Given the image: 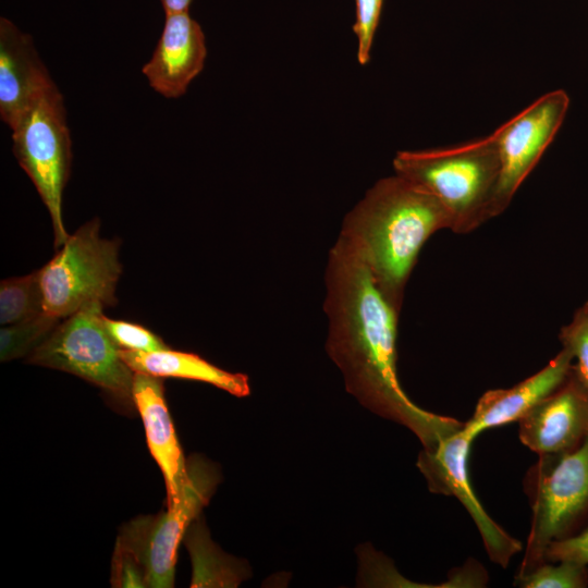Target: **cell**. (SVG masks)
<instances>
[{"instance_id":"2e32d148","label":"cell","mask_w":588,"mask_h":588,"mask_svg":"<svg viewBox=\"0 0 588 588\" xmlns=\"http://www.w3.org/2000/svg\"><path fill=\"white\" fill-rule=\"evenodd\" d=\"M119 352L121 358L134 372L201 381L238 397L250 393L246 375L223 370L197 354L171 348L156 352L126 350H119Z\"/></svg>"},{"instance_id":"484cf974","label":"cell","mask_w":588,"mask_h":588,"mask_svg":"<svg viewBox=\"0 0 588 588\" xmlns=\"http://www.w3.org/2000/svg\"><path fill=\"white\" fill-rule=\"evenodd\" d=\"M193 0H160L164 15L188 12Z\"/></svg>"},{"instance_id":"44dd1931","label":"cell","mask_w":588,"mask_h":588,"mask_svg":"<svg viewBox=\"0 0 588 588\" xmlns=\"http://www.w3.org/2000/svg\"><path fill=\"white\" fill-rule=\"evenodd\" d=\"M102 323L119 350L156 352L169 348L160 336L140 324L111 319L105 315Z\"/></svg>"},{"instance_id":"7c38bea8","label":"cell","mask_w":588,"mask_h":588,"mask_svg":"<svg viewBox=\"0 0 588 588\" xmlns=\"http://www.w3.org/2000/svg\"><path fill=\"white\" fill-rule=\"evenodd\" d=\"M207 57L205 34L188 12L166 15L151 58L143 66L149 86L168 99L184 95Z\"/></svg>"},{"instance_id":"30bf717a","label":"cell","mask_w":588,"mask_h":588,"mask_svg":"<svg viewBox=\"0 0 588 588\" xmlns=\"http://www.w3.org/2000/svg\"><path fill=\"white\" fill-rule=\"evenodd\" d=\"M471 442L462 428L433 446L424 448L416 465L431 492L455 497L463 504L478 528L490 560L506 567L523 544L489 516L474 493L467 470Z\"/></svg>"},{"instance_id":"9a60e30c","label":"cell","mask_w":588,"mask_h":588,"mask_svg":"<svg viewBox=\"0 0 588 588\" xmlns=\"http://www.w3.org/2000/svg\"><path fill=\"white\" fill-rule=\"evenodd\" d=\"M133 400L142 417L150 453L163 474L169 506L183 488L187 460L184 457L167 407L162 378L135 372Z\"/></svg>"},{"instance_id":"8992f818","label":"cell","mask_w":588,"mask_h":588,"mask_svg":"<svg viewBox=\"0 0 588 588\" xmlns=\"http://www.w3.org/2000/svg\"><path fill=\"white\" fill-rule=\"evenodd\" d=\"M99 231L97 218L86 222L39 269L47 314L64 319L93 304H117L120 243L102 238Z\"/></svg>"},{"instance_id":"cb8c5ba5","label":"cell","mask_w":588,"mask_h":588,"mask_svg":"<svg viewBox=\"0 0 588 588\" xmlns=\"http://www.w3.org/2000/svg\"><path fill=\"white\" fill-rule=\"evenodd\" d=\"M110 584L115 588H147L145 572L137 559L126 549L115 543Z\"/></svg>"},{"instance_id":"7402d4cb","label":"cell","mask_w":588,"mask_h":588,"mask_svg":"<svg viewBox=\"0 0 588 588\" xmlns=\"http://www.w3.org/2000/svg\"><path fill=\"white\" fill-rule=\"evenodd\" d=\"M559 339L562 346L568 348L576 358L573 370L588 391V318L581 308H578L572 320L562 327Z\"/></svg>"},{"instance_id":"7a4b0ae2","label":"cell","mask_w":588,"mask_h":588,"mask_svg":"<svg viewBox=\"0 0 588 588\" xmlns=\"http://www.w3.org/2000/svg\"><path fill=\"white\" fill-rule=\"evenodd\" d=\"M451 220L442 204L412 181L394 174L377 181L345 216L339 238L368 266L378 285L401 310L418 254Z\"/></svg>"},{"instance_id":"8fae6325","label":"cell","mask_w":588,"mask_h":588,"mask_svg":"<svg viewBox=\"0 0 588 588\" xmlns=\"http://www.w3.org/2000/svg\"><path fill=\"white\" fill-rule=\"evenodd\" d=\"M519 440L540 454L576 449L588 436V391L573 367L565 381L519 420Z\"/></svg>"},{"instance_id":"277c9868","label":"cell","mask_w":588,"mask_h":588,"mask_svg":"<svg viewBox=\"0 0 588 588\" xmlns=\"http://www.w3.org/2000/svg\"><path fill=\"white\" fill-rule=\"evenodd\" d=\"M531 509L530 529L516 576L544 561L548 546L571 536L588 511V436L574 450L540 454L524 478Z\"/></svg>"},{"instance_id":"603a6c76","label":"cell","mask_w":588,"mask_h":588,"mask_svg":"<svg viewBox=\"0 0 588 588\" xmlns=\"http://www.w3.org/2000/svg\"><path fill=\"white\" fill-rule=\"evenodd\" d=\"M355 3L356 19L353 30L357 37V60L364 65L370 59L383 0H355Z\"/></svg>"},{"instance_id":"6da1fadb","label":"cell","mask_w":588,"mask_h":588,"mask_svg":"<svg viewBox=\"0 0 588 588\" xmlns=\"http://www.w3.org/2000/svg\"><path fill=\"white\" fill-rule=\"evenodd\" d=\"M326 289V348L346 390L371 412L408 428L424 448L461 430L464 422L419 407L402 389L396 370L400 309L339 237L329 252Z\"/></svg>"},{"instance_id":"52a82bcc","label":"cell","mask_w":588,"mask_h":588,"mask_svg":"<svg viewBox=\"0 0 588 588\" xmlns=\"http://www.w3.org/2000/svg\"><path fill=\"white\" fill-rule=\"evenodd\" d=\"M186 470L179 497L166 511L134 517L121 526L117 537L115 543L142 565L150 588L174 586L179 544L221 480L217 466L201 455L189 456Z\"/></svg>"},{"instance_id":"9c48e42d","label":"cell","mask_w":588,"mask_h":588,"mask_svg":"<svg viewBox=\"0 0 588 588\" xmlns=\"http://www.w3.org/2000/svg\"><path fill=\"white\" fill-rule=\"evenodd\" d=\"M569 105L564 90L547 93L499 126L494 134L500 179L497 208L502 213L561 127Z\"/></svg>"},{"instance_id":"5b68a950","label":"cell","mask_w":588,"mask_h":588,"mask_svg":"<svg viewBox=\"0 0 588 588\" xmlns=\"http://www.w3.org/2000/svg\"><path fill=\"white\" fill-rule=\"evenodd\" d=\"M11 131L13 154L50 215L54 247L59 248L70 236L62 218V198L71 171L72 142L63 96L52 79Z\"/></svg>"},{"instance_id":"4316f807","label":"cell","mask_w":588,"mask_h":588,"mask_svg":"<svg viewBox=\"0 0 588 588\" xmlns=\"http://www.w3.org/2000/svg\"><path fill=\"white\" fill-rule=\"evenodd\" d=\"M580 308L588 318V299L586 301V303Z\"/></svg>"},{"instance_id":"d4e9b609","label":"cell","mask_w":588,"mask_h":588,"mask_svg":"<svg viewBox=\"0 0 588 588\" xmlns=\"http://www.w3.org/2000/svg\"><path fill=\"white\" fill-rule=\"evenodd\" d=\"M544 561H573L588 565V527L577 535L552 541L544 553Z\"/></svg>"},{"instance_id":"ac0fdd59","label":"cell","mask_w":588,"mask_h":588,"mask_svg":"<svg viewBox=\"0 0 588 588\" xmlns=\"http://www.w3.org/2000/svg\"><path fill=\"white\" fill-rule=\"evenodd\" d=\"M46 313L39 270L8 278L0 284V323L13 324Z\"/></svg>"},{"instance_id":"ffe728a7","label":"cell","mask_w":588,"mask_h":588,"mask_svg":"<svg viewBox=\"0 0 588 588\" xmlns=\"http://www.w3.org/2000/svg\"><path fill=\"white\" fill-rule=\"evenodd\" d=\"M546 561L522 576H515L514 585L523 588H583L588 585L586 565L573 561Z\"/></svg>"},{"instance_id":"ba28073f","label":"cell","mask_w":588,"mask_h":588,"mask_svg":"<svg viewBox=\"0 0 588 588\" xmlns=\"http://www.w3.org/2000/svg\"><path fill=\"white\" fill-rule=\"evenodd\" d=\"M101 304L89 305L64 318L28 356L27 363L75 375L100 388L126 411L135 407L134 371L102 323Z\"/></svg>"},{"instance_id":"4fadbf2b","label":"cell","mask_w":588,"mask_h":588,"mask_svg":"<svg viewBox=\"0 0 588 588\" xmlns=\"http://www.w3.org/2000/svg\"><path fill=\"white\" fill-rule=\"evenodd\" d=\"M572 352L562 350L539 371L509 389L486 391L463 431L473 440L483 430L518 421L539 402L554 392L573 367Z\"/></svg>"},{"instance_id":"3957f363","label":"cell","mask_w":588,"mask_h":588,"mask_svg":"<svg viewBox=\"0 0 588 588\" xmlns=\"http://www.w3.org/2000/svg\"><path fill=\"white\" fill-rule=\"evenodd\" d=\"M393 168L442 204L454 233H470L500 215L501 167L493 133L449 147L399 151Z\"/></svg>"},{"instance_id":"e0dca14e","label":"cell","mask_w":588,"mask_h":588,"mask_svg":"<svg viewBox=\"0 0 588 588\" xmlns=\"http://www.w3.org/2000/svg\"><path fill=\"white\" fill-rule=\"evenodd\" d=\"M183 542L193 564L192 588L236 587L248 577L241 561L226 555L211 541L199 516L189 525Z\"/></svg>"},{"instance_id":"d6986e66","label":"cell","mask_w":588,"mask_h":588,"mask_svg":"<svg viewBox=\"0 0 588 588\" xmlns=\"http://www.w3.org/2000/svg\"><path fill=\"white\" fill-rule=\"evenodd\" d=\"M61 320L44 313L26 321L2 326L0 329V360L3 363L28 356L53 332Z\"/></svg>"},{"instance_id":"5bb4252c","label":"cell","mask_w":588,"mask_h":588,"mask_svg":"<svg viewBox=\"0 0 588 588\" xmlns=\"http://www.w3.org/2000/svg\"><path fill=\"white\" fill-rule=\"evenodd\" d=\"M52 79L32 37L7 17L0 19V117L12 128Z\"/></svg>"}]
</instances>
